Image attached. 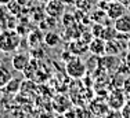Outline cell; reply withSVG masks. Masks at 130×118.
I'll return each instance as SVG.
<instances>
[{"label":"cell","mask_w":130,"mask_h":118,"mask_svg":"<svg viewBox=\"0 0 130 118\" xmlns=\"http://www.w3.org/2000/svg\"><path fill=\"white\" fill-rule=\"evenodd\" d=\"M20 36L13 30H6L0 33V51L3 52H14L20 47Z\"/></svg>","instance_id":"cell-1"},{"label":"cell","mask_w":130,"mask_h":118,"mask_svg":"<svg viewBox=\"0 0 130 118\" xmlns=\"http://www.w3.org/2000/svg\"><path fill=\"white\" fill-rule=\"evenodd\" d=\"M65 70H67L68 76L72 77V78H82L86 74L87 67H86L85 62H83L82 59L73 55L71 59H68V61L65 62Z\"/></svg>","instance_id":"cell-2"},{"label":"cell","mask_w":130,"mask_h":118,"mask_svg":"<svg viewBox=\"0 0 130 118\" xmlns=\"http://www.w3.org/2000/svg\"><path fill=\"white\" fill-rule=\"evenodd\" d=\"M126 10H127V7H126L123 3H120L119 0H112V2H108L107 8H105V12H107V17L109 18V19L115 21L119 17L125 15Z\"/></svg>","instance_id":"cell-3"},{"label":"cell","mask_w":130,"mask_h":118,"mask_svg":"<svg viewBox=\"0 0 130 118\" xmlns=\"http://www.w3.org/2000/svg\"><path fill=\"white\" fill-rule=\"evenodd\" d=\"M125 103H126V98L123 95L122 89H115L113 92H111L109 98H108V106H109V108L120 110Z\"/></svg>","instance_id":"cell-4"},{"label":"cell","mask_w":130,"mask_h":118,"mask_svg":"<svg viewBox=\"0 0 130 118\" xmlns=\"http://www.w3.org/2000/svg\"><path fill=\"white\" fill-rule=\"evenodd\" d=\"M89 51L95 56L105 55V40L101 39V37H94L89 43Z\"/></svg>","instance_id":"cell-5"},{"label":"cell","mask_w":130,"mask_h":118,"mask_svg":"<svg viewBox=\"0 0 130 118\" xmlns=\"http://www.w3.org/2000/svg\"><path fill=\"white\" fill-rule=\"evenodd\" d=\"M28 63H29V56L26 54H22V52L15 54L11 59V66L15 71H24V69L28 66Z\"/></svg>","instance_id":"cell-6"},{"label":"cell","mask_w":130,"mask_h":118,"mask_svg":"<svg viewBox=\"0 0 130 118\" xmlns=\"http://www.w3.org/2000/svg\"><path fill=\"white\" fill-rule=\"evenodd\" d=\"M115 26L118 33H123V35H130V15L125 14L122 17H119L118 19H115Z\"/></svg>","instance_id":"cell-7"},{"label":"cell","mask_w":130,"mask_h":118,"mask_svg":"<svg viewBox=\"0 0 130 118\" xmlns=\"http://www.w3.org/2000/svg\"><path fill=\"white\" fill-rule=\"evenodd\" d=\"M46 11L51 18H58L60 15L64 14V4L60 0H51L46 7Z\"/></svg>","instance_id":"cell-8"},{"label":"cell","mask_w":130,"mask_h":118,"mask_svg":"<svg viewBox=\"0 0 130 118\" xmlns=\"http://www.w3.org/2000/svg\"><path fill=\"white\" fill-rule=\"evenodd\" d=\"M120 51H122V44H119L116 37L105 41V55H113L115 56Z\"/></svg>","instance_id":"cell-9"},{"label":"cell","mask_w":130,"mask_h":118,"mask_svg":"<svg viewBox=\"0 0 130 118\" xmlns=\"http://www.w3.org/2000/svg\"><path fill=\"white\" fill-rule=\"evenodd\" d=\"M13 78V74H11V70L8 66L6 65H0V88H6L8 82Z\"/></svg>","instance_id":"cell-10"},{"label":"cell","mask_w":130,"mask_h":118,"mask_svg":"<svg viewBox=\"0 0 130 118\" xmlns=\"http://www.w3.org/2000/svg\"><path fill=\"white\" fill-rule=\"evenodd\" d=\"M43 41L47 44V47L54 48V47H57V45L60 44V36H58L55 32H53V30H48V32L43 36Z\"/></svg>","instance_id":"cell-11"},{"label":"cell","mask_w":130,"mask_h":118,"mask_svg":"<svg viewBox=\"0 0 130 118\" xmlns=\"http://www.w3.org/2000/svg\"><path fill=\"white\" fill-rule=\"evenodd\" d=\"M120 113H122L123 118H130V100H126V103L120 108Z\"/></svg>","instance_id":"cell-12"},{"label":"cell","mask_w":130,"mask_h":118,"mask_svg":"<svg viewBox=\"0 0 130 118\" xmlns=\"http://www.w3.org/2000/svg\"><path fill=\"white\" fill-rule=\"evenodd\" d=\"M10 2H11V0H0V4H2V6H4V4H8Z\"/></svg>","instance_id":"cell-13"},{"label":"cell","mask_w":130,"mask_h":118,"mask_svg":"<svg viewBox=\"0 0 130 118\" xmlns=\"http://www.w3.org/2000/svg\"><path fill=\"white\" fill-rule=\"evenodd\" d=\"M127 49H129V51H130V40H129V41H127Z\"/></svg>","instance_id":"cell-14"},{"label":"cell","mask_w":130,"mask_h":118,"mask_svg":"<svg viewBox=\"0 0 130 118\" xmlns=\"http://www.w3.org/2000/svg\"><path fill=\"white\" fill-rule=\"evenodd\" d=\"M103 2H112V0H103Z\"/></svg>","instance_id":"cell-15"},{"label":"cell","mask_w":130,"mask_h":118,"mask_svg":"<svg viewBox=\"0 0 130 118\" xmlns=\"http://www.w3.org/2000/svg\"><path fill=\"white\" fill-rule=\"evenodd\" d=\"M0 65H2V58H0Z\"/></svg>","instance_id":"cell-16"},{"label":"cell","mask_w":130,"mask_h":118,"mask_svg":"<svg viewBox=\"0 0 130 118\" xmlns=\"http://www.w3.org/2000/svg\"><path fill=\"white\" fill-rule=\"evenodd\" d=\"M101 118H107V117H101Z\"/></svg>","instance_id":"cell-17"},{"label":"cell","mask_w":130,"mask_h":118,"mask_svg":"<svg viewBox=\"0 0 130 118\" xmlns=\"http://www.w3.org/2000/svg\"><path fill=\"white\" fill-rule=\"evenodd\" d=\"M120 118H123V115H122V117H120Z\"/></svg>","instance_id":"cell-18"}]
</instances>
